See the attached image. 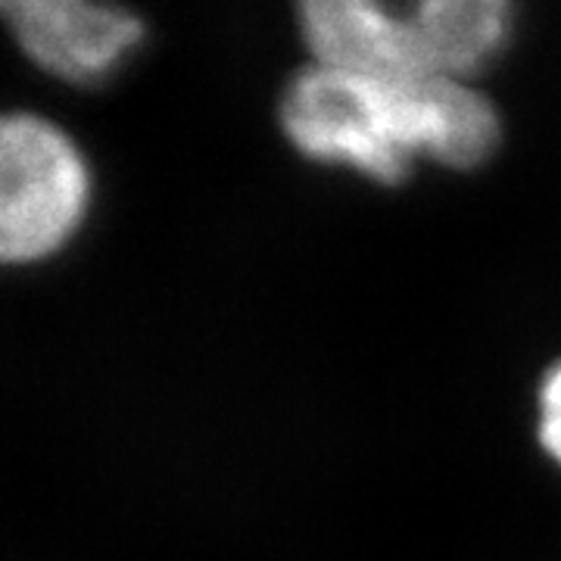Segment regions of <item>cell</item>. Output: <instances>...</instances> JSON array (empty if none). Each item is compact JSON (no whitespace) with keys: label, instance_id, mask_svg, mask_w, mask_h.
I'll return each mask as SVG.
<instances>
[{"label":"cell","instance_id":"obj_4","mask_svg":"<svg viewBox=\"0 0 561 561\" xmlns=\"http://www.w3.org/2000/svg\"><path fill=\"white\" fill-rule=\"evenodd\" d=\"M7 25L41 72L79 88L116 76L147 35L138 13L110 0H47Z\"/></svg>","mask_w":561,"mask_h":561},{"label":"cell","instance_id":"obj_1","mask_svg":"<svg viewBox=\"0 0 561 561\" xmlns=\"http://www.w3.org/2000/svg\"><path fill=\"white\" fill-rule=\"evenodd\" d=\"M287 144L381 187L431 162L468 172L500 150L502 119L471 81L309 62L278 103Z\"/></svg>","mask_w":561,"mask_h":561},{"label":"cell","instance_id":"obj_6","mask_svg":"<svg viewBox=\"0 0 561 561\" xmlns=\"http://www.w3.org/2000/svg\"><path fill=\"white\" fill-rule=\"evenodd\" d=\"M38 3H47V0H0V16L13 20L16 13L28 10V7H38Z\"/></svg>","mask_w":561,"mask_h":561},{"label":"cell","instance_id":"obj_2","mask_svg":"<svg viewBox=\"0 0 561 561\" xmlns=\"http://www.w3.org/2000/svg\"><path fill=\"white\" fill-rule=\"evenodd\" d=\"M312 62L471 81L505 47L512 0H297Z\"/></svg>","mask_w":561,"mask_h":561},{"label":"cell","instance_id":"obj_5","mask_svg":"<svg viewBox=\"0 0 561 561\" xmlns=\"http://www.w3.org/2000/svg\"><path fill=\"white\" fill-rule=\"evenodd\" d=\"M537 440L542 453L561 468V356L540 378L537 390Z\"/></svg>","mask_w":561,"mask_h":561},{"label":"cell","instance_id":"obj_3","mask_svg":"<svg viewBox=\"0 0 561 561\" xmlns=\"http://www.w3.org/2000/svg\"><path fill=\"white\" fill-rule=\"evenodd\" d=\"M94 175L57 122L0 113V265L57 256L81 231Z\"/></svg>","mask_w":561,"mask_h":561}]
</instances>
